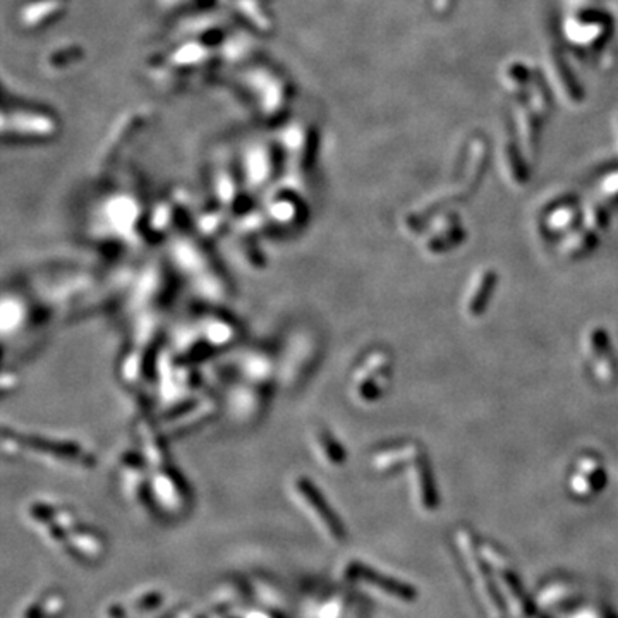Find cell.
Returning a JSON list of instances; mask_svg holds the SVG:
<instances>
[{
    "label": "cell",
    "instance_id": "cell-1",
    "mask_svg": "<svg viewBox=\"0 0 618 618\" xmlns=\"http://www.w3.org/2000/svg\"><path fill=\"white\" fill-rule=\"evenodd\" d=\"M289 491L296 505L303 510L325 540L332 545H340L346 541V529L342 528L339 517L320 493V490L313 485L311 479L297 474L289 483Z\"/></svg>",
    "mask_w": 618,
    "mask_h": 618
},
{
    "label": "cell",
    "instance_id": "cell-2",
    "mask_svg": "<svg viewBox=\"0 0 618 618\" xmlns=\"http://www.w3.org/2000/svg\"><path fill=\"white\" fill-rule=\"evenodd\" d=\"M392 359L385 351H373L359 364L352 378V392L356 400L373 404L385 394L390 380Z\"/></svg>",
    "mask_w": 618,
    "mask_h": 618
},
{
    "label": "cell",
    "instance_id": "cell-3",
    "mask_svg": "<svg viewBox=\"0 0 618 618\" xmlns=\"http://www.w3.org/2000/svg\"><path fill=\"white\" fill-rule=\"evenodd\" d=\"M4 443H13L18 447V450L30 452L35 457L42 459L43 462L64 464V466H74L78 469H85L91 464L85 449L73 445V443L50 442L49 438H35L19 433H13V440L4 438Z\"/></svg>",
    "mask_w": 618,
    "mask_h": 618
},
{
    "label": "cell",
    "instance_id": "cell-4",
    "mask_svg": "<svg viewBox=\"0 0 618 618\" xmlns=\"http://www.w3.org/2000/svg\"><path fill=\"white\" fill-rule=\"evenodd\" d=\"M342 576H346L347 581L356 582V584L364 586V588L375 589L376 593L385 594L388 598H395V600L409 601L414 598V589H411L407 584L392 579V577L383 576V574L376 572L370 566L363 565L360 562H349L344 566Z\"/></svg>",
    "mask_w": 618,
    "mask_h": 618
},
{
    "label": "cell",
    "instance_id": "cell-5",
    "mask_svg": "<svg viewBox=\"0 0 618 618\" xmlns=\"http://www.w3.org/2000/svg\"><path fill=\"white\" fill-rule=\"evenodd\" d=\"M586 352H588V359L593 366L594 378L603 385L615 382L617 360L613 358V351L606 332L601 328H594L589 332L586 337Z\"/></svg>",
    "mask_w": 618,
    "mask_h": 618
},
{
    "label": "cell",
    "instance_id": "cell-6",
    "mask_svg": "<svg viewBox=\"0 0 618 618\" xmlns=\"http://www.w3.org/2000/svg\"><path fill=\"white\" fill-rule=\"evenodd\" d=\"M157 469L158 471L150 481V495L160 505H164L167 512L179 514L181 510H184L186 502H188L181 478L170 473L165 467H157Z\"/></svg>",
    "mask_w": 618,
    "mask_h": 618
},
{
    "label": "cell",
    "instance_id": "cell-7",
    "mask_svg": "<svg viewBox=\"0 0 618 618\" xmlns=\"http://www.w3.org/2000/svg\"><path fill=\"white\" fill-rule=\"evenodd\" d=\"M606 483V474L601 467V462L594 455H584L576 464V473H574L572 485L574 493L589 495L596 493L603 488Z\"/></svg>",
    "mask_w": 618,
    "mask_h": 618
},
{
    "label": "cell",
    "instance_id": "cell-8",
    "mask_svg": "<svg viewBox=\"0 0 618 618\" xmlns=\"http://www.w3.org/2000/svg\"><path fill=\"white\" fill-rule=\"evenodd\" d=\"M464 239V231L459 222L452 217L437 220L431 227L425 241V249L431 253H443L452 249V246L459 244Z\"/></svg>",
    "mask_w": 618,
    "mask_h": 618
},
{
    "label": "cell",
    "instance_id": "cell-9",
    "mask_svg": "<svg viewBox=\"0 0 618 618\" xmlns=\"http://www.w3.org/2000/svg\"><path fill=\"white\" fill-rule=\"evenodd\" d=\"M64 596L59 593H50L28 600L18 610L16 618H59L64 613Z\"/></svg>",
    "mask_w": 618,
    "mask_h": 618
},
{
    "label": "cell",
    "instance_id": "cell-10",
    "mask_svg": "<svg viewBox=\"0 0 618 618\" xmlns=\"http://www.w3.org/2000/svg\"><path fill=\"white\" fill-rule=\"evenodd\" d=\"M309 442H311L315 457H318L320 462L327 466H340L346 461V450L325 428H313L309 433Z\"/></svg>",
    "mask_w": 618,
    "mask_h": 618
},
{
    "label": "cell",
    "instance_id": "cell-11",
    "mask_svg": "<svg viewBox=\"0 0 618 618\" xmlns=\"http://www.w3.org/2000/svg\"><path fill=\"white\" fill-rule=\"evenodd\" d=\"M497 284V273L491 270L481 272L476 279L471 284L469 296L466 297V313L469 316H478L479 313L485 311L486 304H488L491 294H493V287Z\"/></svg>",
    "mask_w": 618,
    "mask_h": 618
},
{
    "label": "cell",
    "instance_id": "cell-12",
    "mask_svg": "<svg viewBox=\"0 0 618 618\" xmlns=\"http://www.w3.org/2000/svg\"><path fill=\"white\" fill-rule=\"evenodd\" d=\"M594 246V232H582L577 234V236L569 237V241H566L564 246V253L569 258H576V256H582L586 255V253L589 251Z\"/></svg>",
    "mask_w": 618,
    "mask_h": 618
},
{
    "label": "cell",
    "instance_id": "cell-13",
    "mask_svg": "<svg viewBox=\"0 0 618 618\" xmlns=\"http://www.w3.org/2000/svg\"><path fill=\"white\" fill-rule=\"evenodd\" d=\"M165 601V596L162 593L158 591H145L140 593V596L136 598V600L133 601V608L136 610L140 615H150V613H154L158 608H160V605Z\"/></svg>",
    "mask_w": 618,
    "mask_h": 618
},
{
    "label": "cell",
    "instance_id": "cell-14",
    "mask_svg": "<svg viewBox=\"0 0 618 618\" xmlns=\"http://www.w3.org/2000/svg\"><path fill=\"white\" fill-rule=\"evenodd\" d=\"M574 219H576V213H574L570 208H564V210H557V212L552 215V219H548L546 222H548L550 231L565 232L566 229H570L574 224H576V220Z\"/></svg>",
    "mask_w": 618,
    "mask_h": 618
},
{
    "label": "cell",
    "instance_id": "cell-15",
    "mask_svg": "<svg viewBox=\"0 0 618 618\" xmlns=\"http://www.w3.org/2000/svg\"><path fill=\"white\" fill-rule=\"evenodd\" d=\"M103 618H129L128 612H126V608H122L121 605L117 603H110L107 606L105 613H103Z\"/></svg>",
    "mask_w": 618,
    "mask_h": 618
},
{
    "label": "cell",
    "instance_id": "cell-16",
    "mask_svg": "<svg viewBox=\"0 0 618 618\" xmlns=\"http://www.w3.org/2000/svg\"><path fill=\"white\" fill-rule=\"evenodd\" d=\"M244 618H273L272 613L265 612V610L258 608V610H251V612L246 613Z\"/></svg>",
    "mask_w": 618,
    "mask_h": 618
}]
</instances>
